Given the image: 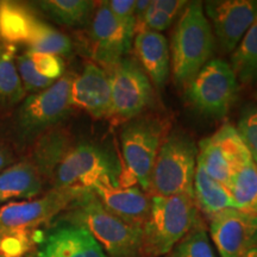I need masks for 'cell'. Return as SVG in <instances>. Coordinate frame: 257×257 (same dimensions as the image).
<instances>
[{"mask_svg":"<svg viewBox=\"0 0 257 257\" xmlns=\"http://www.w3.org/2000/svg\"><path fill=\"white\" fill-rule=\"evenodd\" d=\"M107 5L114 17L123 25L127 36L133 40L135 37V24H136V17H135L136 0H111L107 2Z\"/></svg>","mask_w":257,"mask_h":257,"instance_id":"d6a6232c","label":"cell"},{"mask_svg":"<svg viewBox=\"0 0 257 257\" xmlns=\"http://www.w3.org/2000/svg\"><path fill=\"white\" fill-rule=\"evenodd\" d=\"M16 46L0 44V110L23 101L25 91L16 67Z\"/></svg>","mask_w":257,"mask_h":257,"instance_id":"7402d4cb","label":"cell"},{"mask_svg":"<svg viewBox=\"0 0 257 257\" xmlns=\"http://www.w3.org/2000/svg\"><path fill=\"white\" fill-rule=\"evenodd\" d=\"M251 161L253 160L245 143L231 124H224L212 136L199 142L197 163L224 186L234 173Z\"/></svg>","mask_w":257,"mask_h":257,"instance_id":"30bf717a","label":"cell"},{"mask_svg":"<svg viewBox=\"0 0 257 257\" xmlns=\"http://www.w3.org/2000/svg\"><path fill=\"white\" fill-rule=\"evenodd\" d=\"M193 198L198 210L211 219L223 211L236 208L227 188L211 178L198 163L193 182Z\"/></svg>","mask_w":257,"mask_h":257,"instance_id":"ffe728a7","label":"cell"},{"mask_svg":"<svg viewBox=\"0 0 257 257\" xmlns=\"http://www.w3.org/2000/svg\"><path fill=\"white\" fill-rule=\"evenodd\" d=\"M211 237L221 257H240L257 248V214L223 211L211 219Z\"/></svg>","mask_w":257,"mask_h":257,"instance_id":"5bb4252c","label":"cell"},{"mask_svg":"<svg viewBox=\"0 0 257 257\" xmlns=\"http://www.w3.org/2000/svg\"><path fill=\"white\" fill-rule=\"evenodd\" d=\"M131 41L123 25L108 9L107 2L100 3L92 17L89 31L92 59L108 72L124 59Z\"/></svg>","mask_w":257,"mask_h":257,"instance_id":"4fadbf2b","label":"cell"},{"mask_svg":"<svg viewBox=\"0 0 257 257\" xmlns=\"http://www.w3.org/2000/svg\"><path fill=\"white\" fill-rule=\"evenodd\" d=\"M73 107H79L95 118H110L111 115V81L108 72L89 62L78 76H74L70 88Z\"/></svg>","mask_w":257,"mask_h":257,"instance_id":"9a60e30c","label":"cell"},{"mask_svg":"<svg viewBox=\"0 0 257 257\" xmlns=\"http://www.w3.org/2000/svg\"><path fill=\"white\" fill-rule=\"evenodd\" d=\"M238 89V80L230 63L213 59L186 86V95L200 113L220 118L237 100Z\"/></svg>","mask_w":257,"mask_h":257,"instance_id":"ba28073f","label":"cell"},{"mask_svg":"<svg viewBox=\"0 0 257 257\" xmlns=\"http://www.w3.org/2000/svg\"><path fill=\"white\" fill-rule=\"evenodd\" d=\"M233 199L236 210L257 214V163H248L236 172L225 186Z\"/></svg>","mask_w":257,"mask_h":257,"instance_id":"603a6c76","label":"cell"},{"mask_svg":"<svg viewBox=\"0 0 257 257\" xmlns=\"http://www.w3.org/2000/svg\"><path fill=\"white\" fill-rule=\"evenodd\" d=\"M154 5L156 6L160 11L166 14L169 18L174 21L176 16L182 14L186 5L188 4L187 2H182V0H153Z\"/></svg>","mask_w":257,"mask_h":257,"instance_id":"e575fe53","label":"cell"},{"mask_svg":"<svg viewBox=\"0 0 257 257\" xmlns=\"http://www.w3.org/2000/svg\"><path fill=\"white\" fill-rule=\"evenodd\" d=\"M214 40L200 2L188 3L176 24L172 40V73L175 82L187 86L211 61Z\"/></svg>","mask_w":257,"mask_h":257,"instance_id":"3957f363","label":"cell"},{"mask_svg":"<svg viewBox=\"0 0 257 257\" xmlns=\"http://www.w3.org/2000/svg\"><path fill=\"white\" fill-rule=\"evenodd\" d=\"M173 23V19L169 18L166 14L160 11L154 5L153 0H150V4L148 6L146 14H144V24L148 30L161 32L168 29Z\"/></svg>","mask_w":257,"mask_h":257,"instance_id":"836d02e7","label":"cell"},{"mask_svg":"<svg viewBox=\"0 0 257 257\" xmlns=\"http://www.w3.org/2000/svg\"><path fill=\"white\" fill-rule=\"evenodd\" d=\"M36 257H106L94 237L78 224L53 229L40 244Z\"/></svg>","mask_w":257,"mask_h":257,"instance_id":"e0dca14e","label":"cell"},{"mask_svg":"<svg viewBox=\"0 0 257 257\" xmlns=\"http://www.w3.org/2000/svg\"><path fill=\"white\" fill-rule=\"evenodd\" d=\"M240 257H257V248L251 249V250H249V251L244 252Z\"/></svg>","mask_w":257,"mask_h":257,"instance_id":"8d00e7d4","label":"cell"},{"mask_svg":"<svg viewBox=\"0 0 257 257\" xmlns=\"http://www.w3.org/2000/svg\"><path fill=\"white\" fill-rule=\"evenodd\" d=\"M169 257H216L206 230L198 225L170 251Z\"/></svg>","mask_w":257,"mask_h":257,"instance_id":"83f0119b","label":"cell"},{"mask_svg":"<svg viewBox=\"0 0 257 257\" xmlns=\"http://www.w3.org/2000/svg\"><path fill=\"white\" fill-rule=\"evenodd\" d=\"M120 162L107 148L91 142L70 146L51 174L54 188L91 189L99 181L119 184Z\"/></svg>","mask_w":257,"mask_h":257,"instance_id":"8992f818","label":"cell"},{"mask_svg":"<svg viewBox=\"0 0 257 257\" xmlns=\"http://www.w3.org/2000/svg\"><path fill=\"white\" fill-rule=\"evenodd\" d=\"M0 5H2V0H0Z\"/></svg>","mask_w":257,"mask_h":257,"instance_id":"74e56055","label":"cell"},{"mask_svg":"<svg viewBox=\"0 0 257 257\" xmlns=\"http://www.w3.org/2000/svg\"><path fill=\"white\" fill-rule=\"evenodd\" d=\"M198 225V207L193 197H153L149 217L142 227V256L167 255Z\"/></svg>","mask_w":257,"mask_h":257,"instance_id":"6da1fadb","label":"cell"},{"mask_svg":"<svg viewBox=\"0 0 257 257\" xmlns=\"http://www.w3.org/2000/svg\"><path fill=\"white\" fill-rule=\"evenodd\" d=\"M42 188V176L31 162L15 163L0 173V206L34 199Z\"/></svg>","mask_w":257,"mask_h":257,"instance_id":"d6986e66","label":"cell"},{"mask_svg":"<svg viewBox=\"0 0 257 257\" xmlns=\"http://www.w3.org/2000/svg\"><path fill=\"white\" fill-rule=\"evenodd\" d=\"M12 161H14V157H12L11 152L5 146L0 144V173L9 168Z\"/></svg>","mask_w":257,"mask_h":257,"instance_id":"d590c367","label":"cell"},{"mask_svg":"<svg viewBox=\"0 0 257 257\" xmlns=\"http://www.w3.org/2000/svg\"><path fill=\"white\" fill-rule=\"evenodd\" d=\"M73 79L72 74H66L49 88L24 99L15 114V128L21 140H34L69 114Z\"/></svg>","mask_w":257,"mask_h":257,"instance_id":"52a82bcc","label":"cell"},{"mask_svg":"<svg viewBox=\"0 0 257 257\" xmlns=\"http://www.w3.org/2000/svg\"><path fill=\"white\" fill-rule=\"evenodd\" d=\"M91 191L107 211L125 223L141 227L149 217L150 200L143 189L137 186L124 187L104 180L92 186Z\"/></svg>","mask_w":257,"mask_h":257,"instance_id":"2e32d148","label":"cell"},{"mask_svg":"<svg viewBox=\"0 0 257 257\" xmlns=\"http://www.w3.org/2000/svg\"><path fill=\"white\" fill-rule=\"evenodd\" d=\"M111 81V115L117 121L134 119L154 102V87L138 62L124 57L108 70Z\"/></svg>","mask_w":257,"mask_h":257,"instance_id":"9c48e42d","label":"cell"},{"mask_svg":"<svg viewBox=\"0 0 257 257\" xmlns=\"http://www.w3.org/2000/svg\"><path fill=\"white\" fill-rule=\"evenodd\" d=\"M134 46L141 68L156 88L162 89L168 80L170 67L169 47L166 37L160 32L148 30L135 35Z\"/></svg>","mask_w":257,"mask_h":257,"instance_id":"ac0fdd59","label":"cell"},{"mask_svg":"<svg viewBox=\"0 0 257 257\" xmlns=\"http://www.w3.org/2000/svg\"><path fill=\"white\" fill-rule=\"evenodd\" d=\"M34 243L32 230L0 229V257H23Z\"/></svg>","mask_w":257,"mask_h":257,"instance_id":"f1b7e54d","label":"cell"},{"mask_svg":"<svg viewBox=\"0 0 257 257\" xmlns=\"http://www.w3.org/2000/svg\"><path fill=\"white\" fill-rule=\"evenodd\" d=\"M237 131L248 148L253 162L257 163V106L248 105L239 115Z\"/></svg>","mask_w":257,"mask_h":257,"instance_id":"4dcf8cb0","label":"cell"},{"mask_svg":"<svg viewBox=\"0 0 257 257\" xmlns=\"http://www.w3.org/2000/svg\"><path fill=\"white\" fill-rule=\"evenodd\" d=\"M28 46L30 47L31 51L53 54L57 56H69L73 50V43L69 37L38 19L32 29Z\"/></svg>","mask_w":257,"mask_h":257,"instance_id":"4316f807","label":"cell"},{"mask_svg":"<svg viewBox=\"0 0 257 257\" xmlns=\"http://www.w3.org/2000/svg\"><path fill=\"white\" fill-rule=\"evenodd\" d=\"M27 54L30 57L37 72L44 78L57 81L63 76L64 62L61 56L53 55V54L37 53V51L31 50L27 51Z\"/></svg>","mask_w":257,"mask_h":257,"instance_id":"1f68e13d","label":"cell"},{"mask_svg":"<svg viewBox=\"0 0 257 257\" xmlns=\"http://www.w3.org/2000/svg\"><path fill=\"white\" fill-rule=\"evenodd\" d=\"M70 141L61 131L44 134V136L37 142V146L34 150V165L41 176H51L54 169L59 165L67 150L69 149Z\"/></svg>","mask_w":257,"mask_h":257,"instance_id":"484cf974","label":"cell"},{"mask_svg":"<svg viewBox=\"0 0 257 257\" xmlns=\"http://www.w3.org/2000/svg\"><path fill=\"white\" fill-rule=\"evenodd\" d=\"M82 189L54 188L43 197L0 206V229L32 230L50 221L79 197Z\"/></svg>","mask_w":257,"mask_h":257,"instance_id":"8fae6325","label":"cell"},{"mask_svg":"<svg viewBox=\"0 0 257 257\" xmlns=\"http://www.w3.org/2000/svg\"><path fill=\"white\" fill-rule=\"evenodd\" d=\"M198 147L182 131H173L161 144L154 165L150 189L153 197L186 194L193 197Z\"/></svg>","mask_w":257,"mask_h":257,"instance_id":"5b68a950","label":"cell"},{"mask_svg":"<svg viewBox=\"0 0 257 257\" xmlns=\"http://www.w3.org/2000/svg\"><path fill=\"white\" fill-rule=\"evenodd\" d=\"M70 206L74 224L85 227L111 257L142 256V229L106 210L91 189H82Z\"/></svg>","mask_w":257,"mask_h":257,"instance_id":"7a4b0ae2","label":"cell"},{"mask_svg":"<svg viewBox=\"0 0 257 257\" xmlns=\"http://www.w3.org/2000/svg\"><path fill=\"white\" fill-rule=\"evenodd\" d=\"M166 123L152 114H141L125 121L120 131V148L124 169L119 185L124 187L138 184L149 192L154 165L166 138Z\"/></svg>","mask_w":257,"mask_h":257,"instance_id":"277c9868","label":"cell"},{"mask_svg":"<svg viewBox=\"0 0 257 257\" xmlns=\"http://www.w3.org/2000/svg\"><path fill=\"white\" fill-rule=\"evenodd\" d=\"M37 18L27 6L2 0L0 5V40L5 44H28Z\"/></svg>","mask_w":257,"mask_h":257,"instance_id":"44dd1931","label":"cell"},{"mask_svg":"<svg viewBox=\"0 0 257 257\" xmlns=\"http://www.w3.org/2000/svg\"><path fill=\"white\" fill-rule=\"evenodd\" d=\"M230 66L238 82L251 85L257 81V18L232 53Z\"/></svg>","mask_w":257,"mask_h":257,"instance_id":"d4e9b609","label":"cell"},{"mask_svg":"<svg viewBox=\"0 0 257 257\" xmlns=\"http://www.w3.org/2000/svg\"><path fill=\"white\" fill-rule=\"evenodd\" d=\"M218 43L225 53H233L257 18V0H217L205 4Z\"/></svg>","mask_w":257,"mask_h":257,"instance_id":"7c38bea8","label":"cell"},{"mask_svg":"<svg viewBox=\"0 0 257 257\" xmlns=\"http://www.w3.org/2000/svg\"><path fill=\"white\" fill-rule=\"evenodd\" d=\"M16 67H17L18 74L21 76L25 93L28 92L32 94V93L42 92L56 82L54 80L47 79L43 75H41L35 68L34 63H32L27 53L23 54V55L16 56Z\"/></svg>","mask_w":257,"mask_h":257,"instance_id":"f546056e","label":"cell"},{"mask_svg":"<svg viewBox=\"0 0 257 257\" xmlns=\"http://www.w3.org/2000/svg\"><path fill=\"white\" fill-rule=\"evenodd\" d=\"M37 4L53 21L67 27L87 24L95 10V3L88 0H44Z\"/></svg>","mask_w":257,"mask_h":257,"instance_id":"cb8c5ba5","label":"cell"}]
</instances>
